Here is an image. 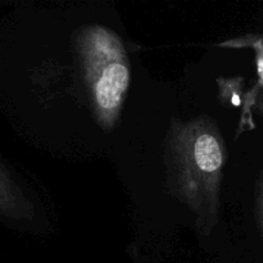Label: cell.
Instances as JSON below:
<instances>
[{"label": "cell", "instance_id": "cell-1", "mask_svg": "<svg viewBox=\"0 0 263 263\" xmlns=\"http://www.w3.org/2000/svg\"><path fill=\"white\" fill-rule=\"evenodd\" d=\"M228 151L216 121L198 116L172 118L167 133V182L172 195L195 216L200 235L208 236L220 217V189Z\"/></svg>", "mask_w": 263, "mask_h": 263}, {"label": "cell", "instance_id": "cell-2", "mask_svg": "<svg viewBox=\"0 0 263 263\" xmlns=\"http://www.w3.org/2000/svg\"><path fill=\"white\" fill-rule=\"evenodd\" d=\"M76 48L95 118L104 130H112L131 81L125 46L113 31L91 25L80 30Z\"/></svg>", "mask_w": 263, "mask_h": 263}, {"label": "cell", "instance_id": "cell-3", "mask_svg": "<svg viewBox=\"0 0 263 263\" xmlns=\"http://www.w3.org/2000/svg\"><path fill=\"white\" fill-rule=\"evenodd\" d=\"M35 216L33 202L0 159V221L25 225Z\"/></svg>", "mask_w": 263, "mask_h": 263}, {"label": "cell", "instance_id": "cell-4", "mask_svg": "<svg viewBox=\"0 0 263 263\" xmlns=\"http://www.w3.org/2000/svg\"><path fill=\"white\" fill-rule=\"evenodd\" d=\"M252 46L256 50L257 55V69H258V76H259V86H263V40L262 39L257 37H246L241 40H233L228 41V43L221 44V46Z\"/></svg>", "mask_w": 263, "mask_h": 263}, {"label": "cell", "instance_id": "cell-5", "mask_svg": "<svg viewBox=\"0 0 263 263\" xmlns=\"http://www.w3.org/2000/svg\"><path fill=\"white\" fill-rule=\"evenodd\" d=\"M256 212L257 221H258L259 230L263 235V171L259 175L258 185H257V195H256Z\"/></svg>", "mask_w": 263, "mask_h": 263}, {"label": "cell", "instance_id": "cell-6", "mask_svg": "<svg viewBox=\"0 0 263 263\" xmlns=\"http://www.w3.org/2000/svg\"><path fill=\"white\" fill-rule=\"evenodd\" d=\"M253 105H254V108H256L257 112H258L259 115H261L263 117V92L257 95V98H256V100H254Z\"/></svg>", "mask_w": 263, "mask_h": 263}, {"label": "cell", "instance_id": "cell-7", "mask_svg": "<svg viewBox=\"0 0 263 263\" xmlns=\"http://www.w3.org/2000/svg\"><path fill=\"white\" fill-rule=\"evenodd\" d=\"M0 5H2V3H0Z\"/></svg>", "mask_w": 263, "mask_h": 263}]
</instances>
